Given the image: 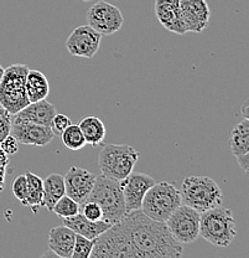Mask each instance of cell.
<instances>
[{
  "mask_svg": "<svg viewBox=\"0 0 249 258\" xmlns=\"http://www.w3.org/2000/svg\"><path fill=\"white\" fill-rule=\"evenodd\" d=\"M183 244L174 240L165 222L155 221L141 210L127 212L95 240L92 258H178Z\"/></svg>",
  "mask_w": 249,
  "mask_h": 258,
  "instance_id": "obj_1",
  "label": "cell"
},
{
  "mask_svg": "<svg viewBox=\"0 0 249 258\" xmlns=\"http://www.w3.org/2000/svg\"><path fill=\"white\" fill-rule=\"evenodd\" d=\"M200 236L219 248L228 247L237 236V225L232 210L219 205L201 212Z\"/></svg>",
  "mask_w": 249,
  "mask_h": 258,
  "instance_id": "obj_2",
  "label": "cell"
},
{
  "mask_svg": "<svg viewBox=\"0 0 249 258\" xmlns=\"http://www.w3.org/2000/svg\"><path fill=\"white\" fill-rule=\"evenodd\" d=\"M86 200L97 203L102 209V220L111 225L117 224L127 214L119 181L102 174L96 176L95 185Z\"/></svg>",
  "mask_w": 249,
  "mask_h": 258,
  "instance_id": "obj_3",
  "label": "cell"
},
{
  "mask_svg": "<svg viewBox=\"0 0 249 258\" xmlns=\"http://www.w3.org/2000/svg\"><path fill=\"white\" fill-rule=\"evenodd\" d=\"M181 201L200 214L222 205L223 192L210 176H187L181 184Z\"/></svg>",
  "mask_w": 249,
  "mask_h": 258,
  "instance_id": "obj_4",
  "label": "cell"
},
{
  "mask_svg": "<svg viewBox=\"0 0 249 258\" xmlns=\"http://www.w3.org/2000/svg\"><path fill=\"white\" fill-rule=\"evenodd\" d=\"M28 71L29 67L21 63L10 64L4 69L0 80V107L10 114H17L30 103L25 88Z\"/></svg>",
  "mask_w": 249,
  "mask_h": 258,
  "instance_id": "obj_5",
  "label": "cell"
},
{
  "mask_svg": "<svg viewBox=\"0 0 249 258\" xmlns=\"http://www.w3.org/2000/svg\"><path fill=\"white\" fill-rule=\"evenodd\" d=\"M140 154L129 144H106L98 155V169L102 175L123 180L134 170Z\"/></svg>",
  "mask_w": 249,
  "mask_h": 258,
  "instance_id": "obj_6",
  "label": "cell"
},
{
  "mask_svg": "<svg viewBox=\"0 0 249 258\" xmlns=\"http://www.w3.org/2000/svg\"><path fill=\"white\" fill-rule=\"evenodd\" d=\"M183 204L180 190L168 181L155 182L146 191L141 203V211L155 221L166 219Z\"/></svg>",
  "mask_w": 249,
  "mask_h": 258,
  "instance_id": "obj_7",
  "label": "cell"
},
{
  "mask_svg": "<svg viewBox=\"0 0 249 258\" xmlns=\"http://www.w3.org/2000/svg\"><path fill=\"white\" fill-rule=\"evenodd\" d=\"M174 240L181 244L195 242L200 236V212L181 204L165 221Z\"/></svg>",
  "mask_w": 249,
  "mask_h": 258,
  "instance_id": "obj_8",
  "label": "cell"
},
{
  "mask_svg": "<svg viewBox=\"0 0 249 258\" xmlns=\"http://www.w3.org/2000/svg\"><path fill=\"white\" fill-rule=\"evenodd\" d=\"M86 20L88 25L102 36H109L120 30L124 23V16L116 5L101 0L87 10Z\"/></svg>",
  "mask_w": 249,
  "mask_h": 258,
  "instance_id": "obj_9",
  "label": "cell"
},
{
  "mask_svg": "<svg viewBox=\"0 0 249 258\" xmlns=\"http://www.w3.org/2000/svg\"><path fill=\"white\" fill-rule=\"evenodd\" d=\"M102 35L90 25L77 26L66 40V48L72 56L82 58H92L101 46Z\"/></svg>",
  "mask_w": 249,
  "mask_h": 258,
  "instance_id": "obj_10",
  "label": "cell"
},
{
  "mask_svg": "<svg viewBox=\"0 0 249 258\" xmlns=\"http://www.w3.org/2000/svg\"><path fill=\"white\" fill-rule=\"evenodd\" d=\"M10 134H13L18 139L19 143L36 145V147H45L50 144L56 136L51 127L35 124L17 115H12Z\"/></svg>",
  "mask_w": 249,
  "mask_h": 258,
  "instance_id": "obj_11",
  "label": "cell"
},
{
  "mask_svg": "<svg viewBox=\"0 0 249 258\" xmlns=\"http://www.w3.org/2000/svg\"><path fill=\"white\" fill-rule=\"evenodd\" d=\"M119 184L123 196H124L125 210L127 212H130L141 209L144 196L150 187L155 184V180L144 173L132 171L127 177L120 180Z\"/></svg>",
  "mask_w": 249,
  "mask_h": 258,
  "instance_id": "obj_12",
  "label": "cell"
},
{
  "mask_svg": "<svg viewBox=\"0 0 249 258\" xmlns=\"http://www.w3.org/2000/svg\"><path fill=\"white\" fill-rule=\"evenodd\" d=\"M180 14L186 32L200 34L210 23L211 12L206 0H180Z\"/></svg>",
  "mask_w": 249,
  "mask_h": 258,
  "instance_id": "obj_13",
  "label": "cell"
},
{
  "mask_svg": "<svg viewBox=\"0 0 249 258\" xmlns=\"http://www.w3.org/2000/svg\"><path fill=\"white\" fill-rule=\"evenodd\" d=\"M63 179H65L66 195H68L81 205L82 203H85L95 185L96 175L83 168L71 166Z\"/></svg>",
  "mask_w": 249,
  "mask_h": 258,
  "instance_id": "obj_14",
  "label": "cell"
},
{
  "mask_svg": "<svg viewBox=\"0 0 249 258\" xmlns=\"http://www.w3.org/2000/svg\"><path fill=\"white\" fill-rule=\"evenodd\" d=\"M229 149L245 174L249 169V119L237 123L229 133Z\"/></svg>",
  "mask_w": 249,
  "mask_h": 258,
  "instance_id": "obj_15",
  "label": "cell"
},
{
  "mask_svg": "<svg viewBox=\"0 0 249 258\" xmlns=\"http://www.w3.org/2000/svg\"><path fill=\"white\" fill-rule=\"evenodd\" d=\"M155 15L168 31L186 34L180 14V0H155Z\"/></svg>",
  "mask_w": 249,
  "mask_h": 258,
  "instance_id": "obj_16",
  "label": "cell"
},
{
  "mask_svg": "<svg viewBox=\"0 0 249 258\" xmlns=\"http://www.w3.org/2000/svg\"><path fill=\"white\" fill-rule=\"evenodd\" d=\"M76 233L66 225L52 227L49 232V249L61 258H72Z\"/></svg>",
  "mask_w": 249,
  "mask_h": 258,
  "instance_id": "obj_17",
  "label": "cell"
},
{
  "mask_svg": "<svg viewBox=\"0 0 249 258\" xmlns=\"http://www.w3.org/2000/svg\"><path fill=\"white\" fill-rule=\"evenodd\" d=\"M63 225L71 228L76 235L85 236V237L90 238V240H96L98 236L102 235L104 231L108 230L111 227V224L103 221V220H98V221H92L85 217L81 212L71 217H65L62 219Z\"/></svg>",
  "mask_w": 249,
  "mask_h": 258,
  "instance_id": "obj_18",
  "label": "cell"
},
{
  "mask_svg": "<svg viewBox=\"0 0 249 258\" xmlns=\"http://www.w3.org/2000/svg\"><path fill=\"white\" fill-rule=\"evenodd\" d=\"M56 113H57L56 107L46 99H42L39 102H31L25 108L13 115H17V117L23 118V119L29 120L35 124L51 127V122H52V118L55 117Z\"/></svg>",
  "mask_w": 249,
  "mask_h": 258,
  "instance_id": "obj_19",
  "label": "cell"
},
{
  "mask_svg": "<svg viewBox=\"0 0 249 258\" xmlns=\"http://www.w3.org/2000/svg\"><path fill=\"white\" fill-rule=\"evenodd\" d=\"M25 88L30 103L46 99L47 96L50 95L49 80L39 70L29 69L28 75H26Z\"/></svg>",
  "mask_w": 249,
  "mask_h": 258,
  "instance_id": "obj_20",
  "label": "cell"
},
{
  "mask_svg": "<svg viewBox=\"0 0 249 258\" xmlns=\"http://www.w3.org/2000/svg\"><path fill=\"white\" fill-rule=\"evenodd\" d=\"M66 194L65 179L60 174H50L44 179V206L49 211H52L53 206L58 199Z\"/></svg>",
  "mask_w": 249,
  "mask_h": 258,
  "instance_id": "obj_21",
  "label": "cell"
},
{
  "mask_svg": "<svg viewBox=\"0 0 249 258\" xmlns=\"http://www.w3.org/2000/svg\"><path fill=\"white\" fill-rule=\"evenodd\" d=\"M78 125L86 139V144L96 147L103 143L104 137H106V127L100 118L95 115H88L81 119Z\"/></svg>",
  "mask_w": 249,
  "mask_h": 258,
  "instance_id": "obj_22",
  "label": "cell"
},
{
  "mask_svg": "<svg viewBox=\"0 0 249 258\" xmlns=\"http://www.w3.org/2000/svg\"><path fill=\"white\" fill-rule=\"evenodd\" d=\"M25 176L28 180L29 192L21 204L36 212L40 206H44V180L30 171H26Z\"/></svg>",
  "mask_w": 249,
  "mask_h": 258,
  "instance_id": "obj_23",
  "label": "cell"
},
{
  "mask_svg": "<svg viewBox=\"0 0 249 258\" xmlns=\"http://www.w3.org/2000/svg\"><path fill=\"white\" fill-rule=\"evenodd\" d=\"M60 137L63 145L69 150H79L86 145V139L78 124L68 125Z\"/></svg>",
  "mask_w": 249,
  "mask_h": 258,
  "instance_id": "obj_24",
  "label": "cell"
},
{
  "mask_svg": "<svg viewBox=\"0 0 249 258\" xmlns=\"http://www.w3.org/2000/svg\"><path fill=\"white\" fill-rule=\"evenodd\" d=\"M81 205L77 203L76 200H73L72 198H69L68 195H63L62 198L58 199L57 203L53 206L52 211L57 215L61 219H65V217H71L74 216L79 212Z\"/></svg>",
  "mask_w": 249,
  "mask_h": 258,
  "instance_id": "obj_25",
  "label": "cell"
},
{
  "mask_svg": "<svg viewBox=\"0 0 249 258\" xmlns=\"http://www.w3.org/2000/svg\"><path fill=\"white\" fill-rule=\"evenodd\" d=\"M93 246H95V240H90L85 236L76 235L72 258H88L91 256Z\"/></svg>",
  "mask_w": 249,
  "mask_h": 258,
  "instance_id": "obj_26",
  "label": "cell"
},
{
  "mask_svg": "<svg viewBox=\"0 0 249 258\" xmlns=\"http://www.w3.org/2000/svg\"><path fill=\"white\" fill-rule=\"evenodd\" d=\"M79 212H81L83 216L87 217L88 220H92V221L102 220V209L97 203H95V201L86 200L85 203H82Z\"/></svg>",
  "mask_w": 249,
  "mask_h": 258,
  "instance_id": "obj_27",
  "label": "cell"
},
{
  "mask_svg": "<svg viewBox=\"0 0 249 258\" xmlns=\"http://www.w3.org/2000/svg\"><path fill=\"white\" fill-rule=\"evenodd\" d=\"M12 191H13V195H14L20 203L26 198V196H28L29 186H28V180H26L25 174L15 177L14 181H13L12 184Z\"/></svg>",
  "mask_w": 249,
  "mask_h": 258,
  "instance_id": "obj_28",
  "label": "cell"
},
{
  "mask_svg": "<svg viewBox=\"0 0 249 258\" xmlns=\"http://www.w3.org/2000/svg\"><path fill=\"white\" fill-rule=\"evenodd\" d=\"M12 115L5 108L0 107V143L3 139L10 134L12 129Z\"/></svg>",
  "mask_w": 249,
  "mask_h": 258,
  "instance_id": "obj_29",
  "label": "cell"
},
{
  "mask_svg": "<svg viewBox=\"0 0 249 258\" xmlns=\"http://www.w3.org/2000/svg\"><path fill=\"white\" fill-rule=\"evenodd\" d=\"M71 124V119H69L66 114H58V113H56L55 117L52 118V122H51V129L53 131V133L60 136V134Z\"/></svg>",
  "mask_w": 249,
  "mask_h": 258,
  "instance_id": "obj_30",
  "label": "cell"
},
{
  "mask_svg": "<svg viewBox=\"0 0 249 258\" xmlns=\"http://www.w3.org/2000/svg\"><path fill=\"white\" fill-rule=\"evenodd\" d=\"M19 144L20 143L18 142V139L13 134H9V136H7L3 139L2 143H0V148H2L3 152L7 155H14L18 153Z\"/></svg>",
  "mask_w": 249,
  "mask_h": 258,
  "instance_id": "obj_31",
  "label": "cell"
},
{
  "mask_svg": "<svg viewBox=\"0 0 249 258\" xmlns=\"http://www.w3.org/2000/svg\"><path fill=\"white\" fill-rule=\"evenodd\" d=\"M5 176H7V166L0 165V192L5 187Z\"/></svg>",
  "mask_w": 249,
  "mask_h": 258,
  "instance_id": "obj_32",
  "label": "cell"
},
{
  "mask_svg": "<svg viewBox=\"0 0 249 258\" xmlns=\"http://www.w3.org/2000/svg\"><path fill=\"white\" fill-rule=\"evenodd\" d=\"M0 165L2 166L9 165V155L5 154V153L3 152L2 148H0Z\"/></svg>",
  "mask_w": 249,
  "mask_h": 258,
  "instance_id": "obj_33",
  "label": "cell"
},
{
  "mask_svg": "<svg viewBox=\"0 0 249 258\" xmlns=\"http://www.w3.org/2000/svg\"><path fill=\"white\" fill-rule=\"evenodd\" d=\"M243 114H244V118H248V115H247V111H248V102L245 101L244 102V104H243Z\"/></svg>",
  "mask_w": 249,
  "mask_h": 258,
  "instance_id": "obj_34",
  "label": "cell"
},
{
  "mask_svg": "<svg viewBox=\"0 0 249 258\" xmlns=\"http://www.w3.org/2000/svg\"><path fill=\"white\" fill-rule=\"evenodd\" d=\"M3 74H4V67H3L2 64H0V80H2V77H3Z\"/></svg>",
  "mask_w": 249,
  "mask_h": 258,
  "instance_id": "obj_35",
  "label": "cell"
},
{
  "mask_svg": "<svg viewBox=\"0 0 249 258\" xmlns=\"http://www.w3.org/2000/svg\"><path fill=\"white\" fill-rule=\"evenodd\" d=\"M81 2H90V0H81Z\"/></svg>",
  "mask_w": 249,
  "mask_h": 258,
  "instance_id": "obj_36",
  "label": "cell"
}]
</instances>
